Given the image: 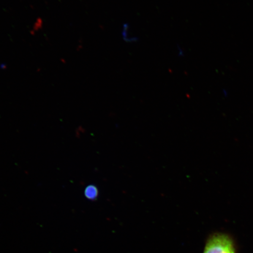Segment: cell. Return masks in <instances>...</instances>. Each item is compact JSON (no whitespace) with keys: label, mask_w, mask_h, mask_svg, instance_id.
Masks as SVG:
<instances>
[{"label":"cell","mask_w":253,"mask_h":253,"mask_svg":"<svg viewBox=\"0 0 253 253\" xmlns=\"http://www.w3.org/2000/svg\"><path fill=\"white\" fill-rule=\"evenodd\" d=\"M204 253H235L233 243L224 234L217 233L208 239Z\"/></svg>","instance_id":"obj_1"},{"label":"cell","mask_w":253,"mask_h":253,"mask_svg":"<svg viewBox=\"0 0 253 253\" xmlns=\"http://www.w3.org/2000/svg\"><path fill=\"white\" fill-rule=\"evenodd\" d=\"M84 196L89 200H96L99 196V190L96 186L88 185L84 190Z\"/></svg>","instance_id":"obj_2"}]
</instances>
